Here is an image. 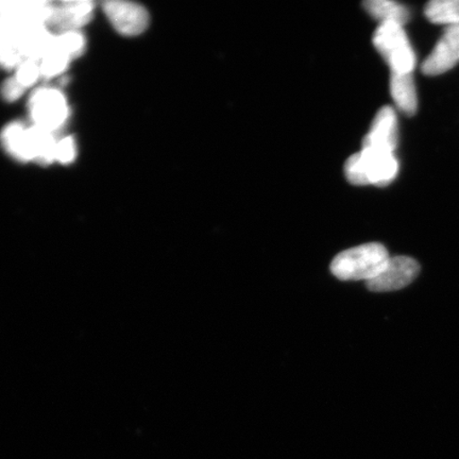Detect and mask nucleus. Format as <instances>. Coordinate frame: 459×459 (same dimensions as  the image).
<instances>
[{"instance_id": "f257e3e1", "label": "nucleus", "mask_w": 459, "mask_h": 459, "mask_svg": "<svg viewBox=\"0 0 459 459\" xmlns=\"http://www.w3.org/2000/svg\"><path fill=\"white\" fill-rule=\"evenodd\" d=\"M388 251L381 244L370 243L344 250L331 263V273L342 281L375 279L389 261Z\"/></svg>"}, {"instance_id": "f03ea898", "label": "nucleus", "mask_w": 459, "mask_h": 459, "mask_svg": "<svg viewBox=\"0 0 459 459\" xmlns=\"http://www.w3.org/2000/svg\"><path fill=\"white\" fill-rule=\"evenodd\" d=\"M399 164L394 153L363 148L344 164V175L353 186H386L397 176Z\"/></svg>"}, {"instance_id": "7ed1b4c3", "label": "nucleus", "mask_w": 459, "mask_h": 459, "mask_svg": "<svg viewBox=\"0 0 459 459\" xmlns=\"http://www.w3.org/2000/svg\"><path fill=\"white\" fill-rule=\"evenodd\" d=\"M373 44L394 74H411L414 70L416 56L402 26L382 22L373 36Z\"/></svg>"}, {"instance_id": "20e7f679", "label": "nucleus", "mask_w": 459, "mask_h": 459, "mask_svg": "<svg viewBox=\"0 0 459 459\" xmlns=\"http://www.w3.org/2000/svg\"><path fill=\"white\" fill-rule=\"evenodd\" d=\"M33 126L56 134L67 123L70 107L65 94L59 89L39 88L33 91L28 102Z\"/></svg>"}, {"instance_id": "39448f33", "label": "nucleus", "mask_w": 459, "mask_h": 459, "mask_svg": "<svg viewBox=\"0 0 459 459\" xmlns=\"http://www.w3.org/2000/svg\"><path fill=\"white\" fill-rule=\"evenodd\" d=\"M420 266L410 256L390 257L385 268L375 279L367 282L368 290L388 292L404 289L417 278Z\"/></svg>"}, {"instance_id": "423d86ee", "label": "nucleus", "mask_w": 459, "mask_h": 459, "mask_svg": "<svg viewBox=\"0 0 459 459\" xmlns=\"http://www.w3.org/2000/svg\"><path fill=\"white\" fill-rule=\"evenodd\" d=\"M103 11L117 31L124 36H139L149 25V14L142 5L111 0L102 4Z\"/></svg>"}, {"instance_id": "0eeeda50", "label": "nucleus", "mask_w": 459, "mask_h": 459, "mask_svg": "<svg viewBox=\"0 0 459 459\" xmlns=\"http://www.w3.org/2000/svg\"><path fill=\"white\" fill-rule=\"evenodd\" d=\"M95 4L89 0H68L54 3L53 15L48 27L56 29L57 33L79 30L93 19Z\"/></svg>"}, {"instance_id": "6e6552de", "label": "nucleus", "mask_w": 459, "mask_h": 459, "mask_svg": "<svg viewBox=\"0 0 459 459\" xmlns=\"http://www.w3.org/2000/svg\"><path fill=\"white\" fill-rule=\"evenodd\" d=\"M459 60V25L446 29L434 50L422 65L423 74L438 76L452 70Z\"/></svg>"}, {"instance_id": "1a4fd4ad", "label": "nucleus", "mask_w": 459, "mask_h": 459, "mask_svg": "<svg viewBox=\"0 0 459 459\" xmlns=\"http://www.w3.org/2000/svg\"><path fill=\"white\" fill-rule=\"evenodd\" d=\"M398 119L393 108L384 107L373 119L369 134L365 136L363 148L394 153L398 145Z\"/></svg>"}, {"instance_id": "9d476101", "label": "nucleus", "mask_w": 459, "mask_h": 459, "mask_svg": "<svg viewBox=\"0 0 459 459\" xmlns=\"http://www.w3.org/2000/svg\"><path fill=\"white\" fill-rule=\"evenodd\" d=\"M55 34L48 27H32L17 37L25 60L41 61L54 48Z\"/></svg>"}, {"instance_id": "9b49d317", "label": "nucleus", "mask_w": 459, "mask_h": 459, "mask_svg": "<svg viewBox=\"0 0 459 459\" xmlns=\"http://www.w3.org/2000/svg\"><path fill=\"white\" fill-rule=\"evenodd\" d=\"M4 151L21 162L34 160L29 127L22 123H11L0 135Z\"/></svg>"}, {"instance_id": "f8f14e48", "label": "nucleus", "mask_w": 459, "mask_h": 459, "mask_svg": "<svg viewBox=\"0 0 459 459\" xmlns=\"http://www.w3.org/2000/svg\"><path fill=\"white\" fill-rule=\"evenodd\" d=\"M393 100L402 113L412 117L417 112V91L411 74H394L390 80Z\"/></svg>"}, {"instance_id": "ddd939ff", "label": "nucleus", "mask_w": 459, "mask_h": 459, "mask_svg": "<svg viewBox=\"0 0 459 459\" xmlns=\"http://www.w3.org/2000/svg\"><path fill=\"white\" fill-rule=\"evenodd\" d=\"M55 134L53 132L37 127V126L29 127L34 162L42 165L55 162L57 143Z\"/></svg>"}, {"instance_id": "4468645a", "label": "nucleus", "mask_w": 459, "mask_h": 459, "mask_svg": "<svg viewBox=\"0 0 459 459\" xmlns=\"http://www.w3.org/2000/svg\"><path fill=\"white\" fill-rule=\"evenodd\" d=\"M364 7L367 13L382 22H394L403 26L411 19L409 9L388 0H369L364 3Z\"/></svg>"}, {"instance_id": "2eb2a0df", "label": "nucleus", "mask_w": 459, "mask_h": 459, "mask_svg": "<svg viewBox=\"0 0 459 459\" xmlns=\"http://www.w3.org/2000/svg\"><path fill=\"white\" fill-rule=\"evenodd\" d=\"M429 22L440 25H459V0H434L427 4Z\"/></svg>"}, {"instance_id": "dca6fc26", "label": "nucleus", "mask_w": 459, "mask_h": 459, "mask_svg": "<svg viewBox=\"0 0 459 459\" xmlns=\"http://www.w3.org/2000/svg\"><path fill=\"white\" fill-rule=\"evenodd\" d=\"M85 45V38L79 30L57 33L54 39V48L70 56L72 60L84 53Z\"/></svg>"}, {"instance_id": "f3484780", "label": "nucleus", "mask_w": 459, "mask_h": 459, "mask_svg": "<svg viewBox=\"0 0 459 459\" xmlns=\"http://www.w3.org/2000/svg\"><path fill=\"white\" fill-rule=\"evenodd\" d=\"M24 60L17 38L10 34H0V65L5 70H13Z\"/></svg>"}, {"instance_id": "a211bd4d", "label": "nucleus", "mask_w": 459, "mask_h": 459, "mask_svg": "<svg viewBox=\"0 0 459 459\" xmlns=\"http://www.w3.org/2000/svg\"><path fill=\"white\" fill-rule=\"evenodd\" d=\"M72 59L70 56L61 53V51L53 48L41 61H39V68H41L42 77L51 79L60 76L70 66Z\"/></svg>"}, {"instance_id": "6ab92c4d", "label": "nucleus", "mask_w": 459, "mask_h": 459, "mask_svg": "<svg viewBox=\"0 0 459 459\" xmlns=\"http://www.w3.org/2000/svg\"><path fill=\"white\" fill-rule=\"evenodd\" d=\"M39 77H42L39 62L33 60L22 61V65L16 68L14 76L25 89L36 84Z\"/></svg>"}, {"instance_id": "aec40b11", "label": "nucleus", "mask_w": 459, "mask_h": 459, "mask_svg": "<svg viewBox=\"0 0 459 459\" xmlns=\"http://www.w3.org/2000/svg\"><path fill=\"white\" fill-rule=\"evenodd\" d=\"M76 143L72 136L62 137L57 140L56 147V160L61 164H71L76 159Z\"/></svg>"}, {"instance_id": "412c9836", "label": "nucleus", "mask_w": 459, "mask_h": 459, "mask_svg": "<svg viewBox=\"0 0 459 459\" xmlns=\"http://www.w3.org/2000/svg\"><path fill=\"white\" fill-rule=\"evenodd\" d=\"M26 89L13 77L5 80L2 88V96L4 100L13 102L24 95Z\"/></svg>"}]
</instances>
